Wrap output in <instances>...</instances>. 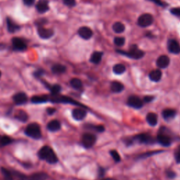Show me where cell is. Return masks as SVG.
Listing matches in <instances>:
<instances>
[{"label": "cell", "instance_id": "cell-1", "mask_svg": "<svg viewBox=\"0 0 180 180\" xmlns=\"http://www.w3.org/2000/svg\"><path fill=\"white\" fill-rule=\"evenodd\" d=\"M37 155L40 159L46 160L50 164H54L58 162V158L56 153H54L53 149L48 146H44L41 148L40 150L38 151Z\"/></svg>", "mask_w": 180, "mask_h": 180}, {"label": "cell", "instance_id": "cell-2", "mask_svg": "<svg viewBox=\"0 0 180 180\" xmlns=\"http://www.w3.org/2000/svg\"><path fill=\"white\" fill-rule=\"evenodd\" d=\"M25 133L27 136L31 137L32 139H39L41 137L40 126L35 123L29 124L25 129Z\"/></svg>", "mask_w": 180, "mask_h": 180}, {"label": "cell", "instance_id": "cell-3", "mask_svg": "<svg viewBox=\"0 0 180 180\" xmlns=\"http://www.w3.org/2000/svg\"><path fill=\"white\" fill-rule=\"evenodd\" d=\"M118 53L124 55L129 58H131L133 59H142L144 55V52L143 51L140 50V49L137 47V45L135 44H133L131 46H130L129 51L128 52L121 51V50H116Z\"/></svg>", "mask_w": 180, "mask_h": 180}, {"label": "cell", "instance_id": "cell-4", "mask_svg": "<svg viewBox=\"0 0 180 180\" xmlns=\"http://www.w3.org/2000/svg\"><path fill=\"white\" fill-rule=\"evenodd\" d=\"M50 100L54 102V103H63V104H71L73 105H75V106H78L80 107H83V108H87L84 105H82V104L79 103L76 101L73 100L69 97H67V96H61V95H54V96H51Z\"/></svg>", "mask_w": 180, "mask_h": 180}, {"label": "cell", "instance_id": "cell-5", "mask_svg": "<svg viewBox=\"0 0 180 180\" xmlns=\"http://www.w3.org/2000/svg\"><path fill=\"white\" fill-rule=\"evenodd\" d=\"M96 141V137L95 135L90 133H87L82 136V145L85 146L86 148H90L95 145Z\"/></svg>", "mask_w": 180, "mask_h": 180}, {"label": "cell", "instance_id": "cell-6", "mask_svg": "<svg viewBox=\"0 0 180 180\" xmlns=\"http://www.w3.org/2000/svg\"><path fill=\"white\" fill-rule=\"evenodd\" d=\"M153 22V18L149 13H144L140 16L138 19V25L141 27H148Z\"/></svg>", "mask_w": 180, "mask_h": 180}, {"label": "cell", "instance_id": "cell-7", "mask_svg": "<svg viewBox=\"0 0 180 180\" xmlns=\"http://www.w3.org/2000/svg\"><path fill=\"white\" fill-rule=\"evenodd\" d=\"M134 139L140 144H153L155 142L153 137L148 134H138L134 137Z\"/></svg>", "mask_w": 180, "mask_h": 180}, {"label": "cell", "instance_id": "cell-8", "mask_svg": "<svg viewBox=\"0 0 180 180\" xmlns=\"http://www.w3.org/2000/svg\"><path fill=\"white\" fill-rule=\"evenodd\" d=\"M127 105L130 107L134 108V109H139L143 106V102L138 96H131L127 100Z\"/></svg>", "mask_w": 180, "mask_h": 180}, {"label": "cell", "instance_id": "cell-9", "mask_svg": "<svg viewBox=\"0 0 180 180\" xmlns=\"http://www.w3.org/2000/svg\"><path fill=\"white\" fill-rule=\"evenodd\" d=\"M13 46L16 50L17 51H24L27 49V45L25 41L21 40V38L14 37L12 40Z\"/></svg>", "mask_w": 180, "mask_h": 180}, {"label": "cell", "instance_id": "cell-10", "mask_svg": "<svg viewBox=\"0 0 180 180\" xmlns=\"http://www.w3.org/2000/svg\"><path fill=\"white\" fill-rule=\"evenodd\" d=\"M168 50L172 54H178L180 53V46L179 43L174 40H170L168 44Z\"/></svg>", "mask_w": 180, "mask_h": 180}, {"label": "cell", "instance_id": "cell-11", "mask_svg": "<svg viewBox=\"0 0 180 180\" xmlns=\"http://www.w3.org/2000/svg\"><path fill=\"white\" fill-rule=\"evenodd\" d=\"M13 100L16 105H23L27 101V96L24 92H19L13 96Z\"/></svg>", "mask_w": 180, "mask_h": 180}, {"label": "cell", "instance_id": "cell-12", "mask_svg": "<svg viewBox=\"0 0 180 180\" xmlns=\"http://www.w3.org/2000/svg\"><path fill=\"white\" fill-rule=\"evenodd\" d=\"M78 34L84 40H89L92 37L93 32L90 27H81L78 30Z\"/></svg>", "mask_w": 180, "mask_h": 180}, {"label": "cell", "instance_id": "cell-13", "mask_svg": "<svg viewBox=\"0 0 180 180\" xmlns=\"http://www.w3.org/2000/svg\"><path fill=\"white\" fill-rule=\"evenodd\" d=\"M37 32L39 36L42 39H49L54 35V31L51 29L44 28L43 27H39Z\"/></svg>", "mask_w": 180, "mask_h": 180}, {"label": "cell", "instance_id": "cell-14", "mask_svg": "<svg viewBox=\"0 0 180 180\" xmlns=\"http://www.w3.org/2000/svg\"><path fill=\"white\" fill-rule=\"evenodd\" d=\"M157 141L160 144L164 146H169L171 144V139L167 134L160 133L157 136Z\"/></svg>", "mask_w": 180, "mask_h": 180}, {"label": "cell", "instance_id": "cell-15", "mask_svg": "<svg viewBox=\"0 0 180 180\" xmlns=\"http://www.w3.org/2000/svg\"><path fill=\"white\" fill-rule=\"evenodd\" d=\"M157 66L160 68H165L170 64V59L168 56L163 55L160 56L158 59H157L156 61Z\"/></svg>", "mask_w": 180, "mask_h": 180}, {"label": "cell", "instance_id": "cell-16", "mask_svg": "<svg viewBox=\"0 0 180 180\" xmlns=\"http://www.w3.org/2000/svg\"><path fill=\"white\" fill-rule=\"evenodd\" d=\"M39 13H44L49 10V3L47 0H40L36 5Z\"/></svg>", "mask_w": 180, "mask_h": 180}, {"label": "cell", "instance_id": "cell-17", "mask_svg": "<svg viewBox=\"0 0 180 180\" xmlns=\"http://www.w3.org/2000/svg\"><path fill=\"white\" fill-rule=\"evenodd\" d=\"M73 117L76 120H82L86 117L87 112L84 109H75L73 110L72 113Z\"/></svg>", "mask_w": 180, "mask_h": 180}, {"label": "cell", "instance_id": "cell-18", "mask_svg": "<svg viewBox=\"0 0 180 180\" xmlns=\"http://www.w3.org/2000/svg\"><path fill=\"white\" fill-rule=\"evenodd\" d=\"M48 178V175L44 173H37L30 175L26 178V180H46Z\"/></svg>", "mask_w": 180, "mask_h": 180}, {"label": "cell", "instance_id": "cell-19", "mask_svg": "<svg viewBox=\"0 0 180 180\" xmlns=\"http://www.w3.org/2000/svg\"><path fill=\"white\" fill-rule=\"evenodd\" d=\"M47 128L51 132H57L61 129V123L59 120H53L47 124Z\"/></svg>", "mask_w": 180, "mask_h": 180}, {"label": "cell", "instance_id": "cell-20", "mask_svg": "<svg viewBox=\"0 0 180 180\" xmlns=\"http://www.w3.org/2000/svg\"><path fill=\"white\" fill-rule=\"evenodd\" d=\"M176 115V111L173 109H165L163 111V117L165 120H170Z\"/></svg>", "mask_w": 180, "mask_h": 180}, {"label": "cell", "instance_id": "cell-21", "mask_svg": "<svg viewBox=\"0 0 180 180\" xmlns=\"http://www.w3.org/2000/svg\"><path fill=\"white\" fill-rule=\"evenodd\" d=\"M49 100V98L47 95H37L32 96L31 101L34 104H41L44 103Z\"/></svg>", "mask_w": 180, "mask_h": 180}, {"label": "cell", "instance_id": "cell-22", "mask_svg": "<svg viewBox=\"0 0 180 180\" xmlns=\"http://www.w3.org/2000/svg\"><path fill=\"white\" fill-rule=\"evenodd\" d=\"M15 118L21 122H26L28 119V115L23 110H18L15 113Z\"/></svg>", "mask_w": 180, "mask_h": 180}, {"label": "cell", "instance_id": "cell-23", "mask_svg": "<svg viewBox=\"0 0 180 180\" xmlns=\"http://www.w3.org/2000/svg\"><path fill=\"white\" fill-rule=\"evenodd\" d=\"M162 77V72L160 70L152 71L149 73V78L153 82H158Z\"/></svg>", "mask_w": 180, "mask_h": 180}, {"label": "cell", "instance_id": "cell-24", "mask_svg": "<svg viewBox=\"0 0 180 180\" xmlns=\"http://www.w3.org/2000/svg\"><path fill=\"white\" fill-rule=\"evenodd\" d=\"M146 121L151 126L156 125L158 123V115L154 113H149L146 115Z\"/></svg>", "mask_w": 180, "mask_h": 180}, {"label": "cell", "instance_id": "cell-25", "mask_svg": "<svg viewBox=\"0 0 180 180\" xmlns=\"http://www.w3.org/2000/svg\"><path fill=\"white\" fill-rule=\"evenodd\" d=\"M110 89H111L112 92L115 93H119L121 92L122 91L124 90V86L120 82L114 81L111 83V85H110Z\"/></svg>", "mask_w": 180, "mask_h": 180}, {"label": "cell", "instance_id": "cell-26", "mask_svg": "<svg viewBox=\"0 0 180 180\" xmlns=\"http://www.w3.org/2000/svg\"><path fill=\"white\" fill-rule=\"evenodd\" d=\"M102 56H103V53L100 51H95L92 54L90 58V61L95 63V64H98V63H100L101 61Z\"/></svg>", "mask_w": 180, "mask_h": 180}, {"label": "cell", "instance_id": "cell-27", "mask_svg": "<svg viewBox=\"0 0 180 180\" xmlns=\"http://www.w3.org/2000/svg\"><path fill=\"white\" fill-rule=\"evenodd\" d=\"M7 23L8 30H9L10 32H15L20 29V27H19L18 25L14 23V22L12 20H11L10 18L7 19Z\"/></svg>", "mask_w": 180, "mask_h": 180}, {"label": "cell", "instance_id": "cell-28", "mask_svg": "<svg viewBox=\"0 0 180 180\" xmlns=\"http://www.w3.org/2000/svg\"><path fill=\"white\" fill-rule=\"evenodd\" d=\"M51 71L55 74H61L65 73L66 71V66L61 64H56L51 68Z\"/></svg>", "mask_w": 180, "mask_h": 180}, {"label": "cell", "instance_id": "cell-29", "mask_svg": "<svg viewBox=\"0 0 180 180\" xmlns=\"http://www.w3.org/2000/svg\"><path fill=\"white\" fill-rule=\"evenodd\" d=\"M113 29L116 33H122L124 31L125 27H124V25L121 22H116V23L113 24Z\"/></svg>", "mask_w": 180, "mask_h": 180}, {"label": "cell", "instance_id": "cell-30", "mask_svg": "<svg viewBox=\"0 0 180 180\" xmlns=\"http://www.w3.org/2000/svg\"><path fill=\"white\" fill-rule=\"evenodd\" d=\"M125 70H126L125 66H124L123 64H120V63L115 65L114 66H113V72H114V73L117 75L123 74V73H124Z\"/></svg>", "mask_w": 180, "mask_h": 180}, {"label": "cell", "instance_id": "cell-31", "mask_svg": "<svg viewBox=\"0 0 180 180\" xmlns=\"http://www.w3.org/2000/svg\"><path fill=\"white\" fill-rule=\"evenodd\" d=\"M12 142V139L5 135L0 136V146H5L10 144Z\"/></svg>", "mask_w": 180, "mask_h": 180}, {"label": "cell", "instance_id": "cell-32", "mask_svg": "<svg viewBox=\"0 0 180 180\" xmlns=\"http://www.w3.org/2000/svg\"><path fill=\"white\" fill-rule=\"evenodd\" d=\"M71 85L72 86V87H73L74 89H76V90H79V89L81 88L82 87V81L80 79L77 78H73L71 80Z\"/></svg>", "mask_w": 180, "mask_h": 180}, {"label": "cell", "instance_id": "cell-33", "mask_svg": "<svg viewBox=\"0 0 180 180\" xmlns=\"http://www.w3.org/2000/svg\"><path fill=\"white\" fill-rule=\"evenodd\" d=\"M49 89L51 93V96H54L59 95V93L61 92V87L59 85H54L52 86H49Z\"/></svg>", "mask_w": 180, "mask_h": 180}, {"label": "cell", "instance_id": "cell-34", "mask_svg": "<svg viewBox=\"0 0 180 180\" xmlns=\"http://www.w3.org/2000/svg\"><path fill=\"white\" fill-rule=\"evenodd\" d=\"M1 171H2V174H3L4 180H13L12 174L10 173L9 170H8L7 169L4 168H2Z\"/></svg>", "mask_w": 180, "mask_h": 180}, {"label": "cell", "instance_id": "cell-35", "mask_svg": "<svg viewBox=\"0 0 180 180\" xmlns=\"http://www.w3.org/2000/svg\"><path fill=\"white\" fill-rule=\"evenodd\" d=\"M124 42H125V40H124V37H117L114 39V43L115 45H117L118 46H122L124 45Z\"/></svg>", "mask_w": 180, "mask_h": 180}, {"label": "cell", "instance_id": "cell-36", "mask_svg": "<svg viewBox=\"0 0 180 180\" xmlns=\"http://www.w3.org/2000/svg\"><path fill=\"white\" fill-rule=\"evenodd\" d=\"M110 155H111L112 158L115 162H120V159H121L120 156V155H119V153H118L117 151L111 150L110 151Z\"/></svg>", "mask_w": 180, "mask_h": 180}, {"label": "cell", "instance_id": "cell-37", "mask_svg": "<svg viewBox=\"0 0 180 180\" xmlns=\"http://www.w3.org/2000/svg\"><path fill=\"white\" fill-rule=\"evenodd\" d=\"M87 128H90L92 129H94L98 132H103L105 130L104 127L102 126V125H96L95 126V125H89L88 124Z\"/></svg>", "mask_w": 180, "mask_h": 180}, {"label": "cell", "instance_id": "cell-38", "mask_svg": "<svg viewBox=\"0 0 180 180\" xmlns=\"http://www.w3.org/2000/svg\"><path fill=\"white\" fill-rule=\"evenodd\" d=\"M174 158L177 163H180V145L176 148L174 152Z\"/></svg>", "mask_w": 180, "mask_h": 180}, {"label": "cell", "instance_id": "cell-39", "mask_svg": "<svg viewBox=\"0 0 180 180\" xmlns=\"http://www.w3.org/2000/svg\"><path fill=\"white\" fill-rule=\"evenodd\" d=\"M63 1L66 5H67V6L71 7H74L76 4L75 0H63Z\"/></svg>", "mask_w": 180, "mask_h": 180}, {"label": "cell", "instance_id": "cell-40", "mask_svg": "<svg viewBox=\"0 0 180 180\" xmlns=\"http://www.w3.org/2000/svg\"><path fill=\"white\" fill-rule=\"evenodd\" d=\"M170 12L174 16H180V8L178 7V8H173V9H171Z\"/></svg>", "mask_w": 180, "mask_h": 180}, {"label": "cell", "instance_id": "cell-41", "mask_svg": "<svg viewBox=\"0 0 180 180\" xmlns=\"http://www.w3.org/2000/svg\"><path fill=\"white\" fill-rule=\"evenodd\" d=\"M167 176L170 179H173L176 177V174L173 171H168L167 172Z\"/></svg>", "mask_w": 180, "mask_h": 180}, {"label": "cell", "instance_id": "cell-42", "mask_svg": "<svg viewBox=\"0 0 180 180\" xmlns=\"http://www.w3.org/2000/svg\"><path fill=\"white\" fill-rule=\"evenodd\" d=\"M23 2L27 6H32L35 3V0H23Z\"/></svg>", "mask_w": 180, "mask_h": 180}, {"label": "cell", "instance_id": "cell-43", "mask_svg": "<svg viewBox=\"0 0 180 180\" xmlns=\"http://www.w3.org/2000/svg\"><path fill=\"white\" fill-rule=\"evenodd\" d=\"M56 109H54V108H48L47 109H46V112H47V113L49 115H53L54 113L56 112Z\"/></svg>", "mask_w": 180, "mask_h": 180}, {"label": "cell", "instance_id": "cell-44", "mask_svg": "<svg viewBox=\"0 0 180 180\" xmlns=\"http://www.w3.org/2000/svg\"><path fill=\"white\" fill-rule=\"evenodd\" d=\"M153 99H154V97L151 96H146L144 98V100L145 102H151L153 101Z\"/></svg>", "mask_w": 180, "mask_h": 180}, {"label": "cell", "instance_id": "cell-45", "mask_svg": "<svg viewBox=\"0 0 180 180\" xmlns=\"http://www.w3.org/2000/svg\"><path fill=\"white\" fill-rule=\"evenodd\" d=\"M148 1L153 2V3L156 4L157 5H158V6H160V7H162L163 5V4L162 3V2L160 1V0H148Z\"/></svg>", "mask_w": 180, "mask_h": 180}, {"label": "cell", "instance_id": "cell-46", "mask_svg": "<svg viewBox=\"0 0 180 180\" xmlns=\"http://www.w3.org/2000/svg\"><path fill=\"white\" fill-rule=\"evenodd\" d=\"M43 73H44V72H43L42 71H40V70H39V71H37V72H35V73H34V75H35V77H40Z\"/></svg>", "mask_w": 180, "mask_h": 180}, {"label": "cell", "instance_id": "cell-47", "mask_svg": "<svg viewBox=\"0 0 180 180\" xmlns=\"http://www.w3.org/2000/svg\"><path fill=\"white\" fill-rule=\"evenodd\" d=\"M99 173H100V174H99V175L100 176H103L104 174H105V170H104L103 168H100L99 169Z\"/></svg>", "mask_w": 180, "mask_h": 180}, {"label": "cell", "instance_id": "cell-48", "mask_svg": "<svg viewBox=\"0 0 180 180\" xmlns=\"http://www.w3.org/2000/svg\"><path fill=\"white\" fill-rule=\"evenodd\" d=\"M101 180H116V179H113V178H104V179H102Z\"/></svg>", "mask_w": 180, "mask_h": 180}, {"label": "cell", "instance_id": "cell-49", "mask_svg": "<svg viewBox=\"0 0 180 180\" xmlns=\"http://www.w3.org/2000/svg\"><path fill=\"white\" fill-rule=\"evenodd\" d=\"M4 47V44H0V49H2Z\"/></svg>", "mask_w": 180, "mask_h": 180}, {"label": "cell", "instance_id": "cell-50", "mask_svg": "<svg viewBox=\"0 0 180 180\" xmlns=\"http://www.w3.org/2000/svg\"><path fill=\"white\" fill-rule=\"evenodd\" d=\"M1 75H2V73H1V71H0V78H1Z\"/></svg>", "mask_w": 180, "mask_h": 180}]
</instances>
